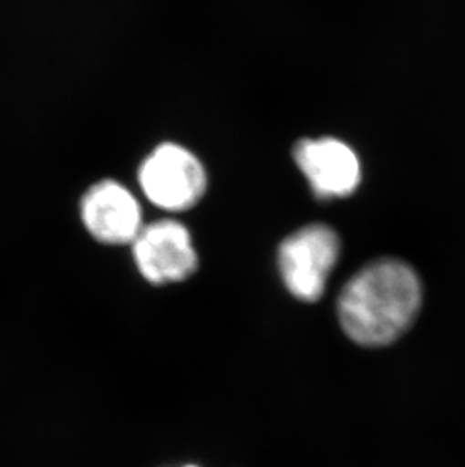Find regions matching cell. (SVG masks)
Instances as JSON below:
<instances>
[{
  "mask_svg": "<svg viewBox=\"0 0 465 467\" xmlns=\"http://www.w3.org/2000/svg\"><path fill=\"white\" fill-rule=\"evenodd\" d=\"M140 185L147 199L165 211L192 208L202 199L207 176L197 156L177 144H162L140 168Z\"/></svg>",
  "mask_w": 465,
  "mask_h": 467,
  "instance_id": "3957f363",
  "label": "cell"
},
{
  "mask_svg": "<svg viewBox=\"0 0 465 467\" xmlns=\"http://www.w3.org/2000/svg\"><path fill=\"white\" fill-rule=\"evenodd\" d=\"M338 256L340 238L328 225H305L290 234L278 252L281 278L287 291L305 303L319 300Z\"/></svg>",
  "mask_w": 465,
  "mask_h": 467,
  "instance_id": "7a4b0ae2",
  "label": "cell"
},
{
  "mask_svg": "<svg viewBox=\"0 0 465 467\" xmlns=\"http://www.w3.org/2000/svg\"><path fill=\"white\" fill-rule=\"evenodd\" d=\"M294 156L312 190L322 199L346 197L360 183V161L340 140H303L294 147Z\"/></svg>",
  "mask_w": 465,
  "mask_h": 467,
  "instance_id": "5b68a950",
  "label": "cell"
},
{
  "mask_svg": "<svg viewBox=\"0 0 465 467\" xmlns=\"http://www.w3.org/2000/svg\"><path fill=\"white\" fill-rule=\"evenodd\" d=\"M186 467H197V466H186Z\"/></svg>",
  "mask_w": 465,
  "mask_h": 467,
  "instance_id": "52a82bcc",
  "label": "cell"
},
{
  "mask_svg": "<svg viewBox=\"0 0 465 467\" xmlns=\"http://www.w3.org/2000/svg\"><path fill=\"white\" fill-rule=\"evenodd\" d=\"M80 215L94 238L106 244H132L142 225L140 203L119 182H98L87 191Z\"/></svg>",
  "mask_w": 465,
  "mask_h": 467,
  "instance_id": "8992f818",
  "label": "cell"
},
{
  "mask_svg": "<svg viewBox=\"0 0 465 467\" xmlns=\"http://www.w3.org/2000/svg\"><path fill=\"white\" fill-rule=\"evenodd\" d=\"M423 305V285L399 259L375 260L352 275L337 300L343 331L356 344L379 348L411 328Z\"/></svg>",
  "mask_w": 465,
  "mask_h": 467,
  "instance_id": "6da1fadb",
  "label": "cell"
},
{
  "mask_svg": "<svg viewBox=\"0 0 465 467\" xmlns=\"http://www.w3.org/2000/svg\"><path fill=\"white\" fill-rule=\"evenodd\" d=\"M132 245L140 273L153 285L181 282L197 269L192 238L185 225L177 221L162 220L145 225Z\"/></svg>",
  "mask_w": 465,
  "mask_h": 467,
  "instance_id": "277c9868",
  "label": "cell"
}]
</instances>
